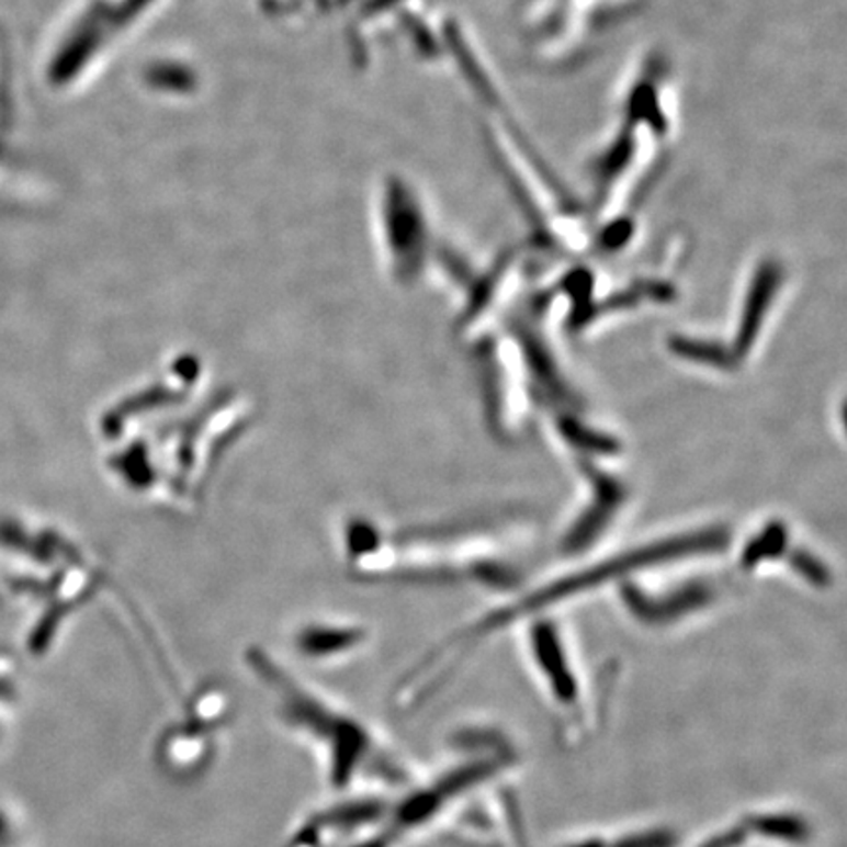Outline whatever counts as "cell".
Wrapping results in <instances>:
<instances>
[{
  "label": "cell",
  "mask_w": 847,
  "mask_h": 847,
  "mask_svg": "<svg viewBox=\"0 0 847 847\" xmlns=\"http://www.w3.org/2000/svg\"><path fill=\"white\" fill-rule=\"evenodd\" d=\"M249 671L268 692L275 720L316 756L326 783L340 794L410 784L406 765L375 727L263 650H249ZM379 787V784H377Z\"/></svg>",
  "instance_id": "1"
},
{
  "label": "cell",
  "mask_w": 847,
  "mask_h": 847,
  "mask_svg": "<svg viewBox=\"0 0 847 847\" xmlns=\"http://www.w3.org/2000/svg\"><path fill=\"white\" fill-rule=\"evenodd\" d=\"M226 702L221 692L194 694L184 707L183 719L171 726L157 742L159 761L169 773L187 777L201 771L218 744Z\"/></svg>",
  "instance_id": "2"
}]
</instances>
